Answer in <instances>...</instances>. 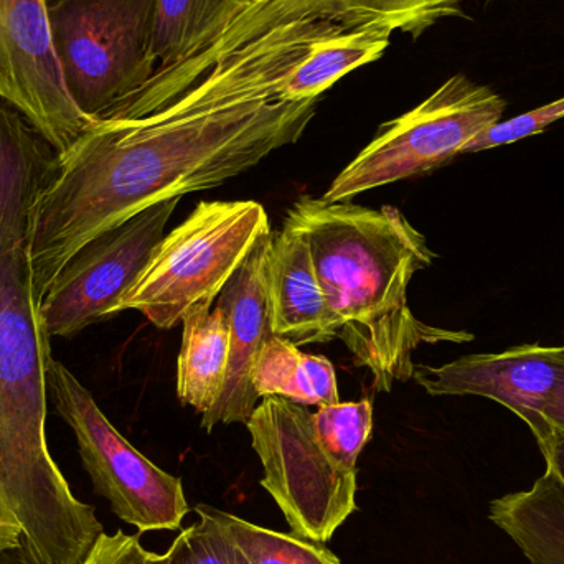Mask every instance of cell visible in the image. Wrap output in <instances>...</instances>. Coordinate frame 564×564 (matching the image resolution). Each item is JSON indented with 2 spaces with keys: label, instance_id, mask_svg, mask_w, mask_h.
<instances>
[{
  "label": "cell",
  "instance_id": "1",
  "mask_svg": "<svg viewBox=\"0 0 564 564\" xmlns=\"http://www.w3.org/2000/svg\"><path fill=\"white\" fill-rule=\"evenodd\" d=\"M58 151L0 98V564H83L105 533L46 443V364L30 247Z\"/></svg>",
  "mask_w": 564,
  "mask_h": 564
},
{
  "label": "cell",
  "instance_id": "2",
  "mask_svg": "<svg viewBox=\"0 0 564 564\" xmlns=\"http://www.w3.org/2000/svg\"><path fill=\"white\" fill-rule=\"evenodd\" d=\"M318 99L238 101L174 118L93 121L58 154L33 215V284L42 299L93 238L171 198L210 191L299 141Z\"/></svg>",
  "mask_w": 564,
  "mask_h": 564
},
{
  "label": "cell",
  "instance_id": "3",
  "mask_svg": "<svg viewBox=\"0 0 564 564\" xmlns=\"http://www.w3.org/2000/svg\"><path fill=\"white\" fill-rule=\"evenodd\" d=\"M285 224L307 243L338 338L370 371L375 390L390 393L397 381L411 380L421 345L473 340L469 332L424 324L411 311L408 285L436 253L398 208L302 197Z\"/></svg>",
  "mask_w": 564,
  "mask_h": 564
},
{
  "label": "cell",
  "instance_id": "4",
  "mask_svg": "<svg viewBox=\"0 0 564 564\" xmlns=\"http://www.w3.org/2000/svg\"><path fill=\"white\" fill-rule=\"evenodd\" d=\"M271 235L253 200L200 202L162 238L119 311H138L158 328L175 327L195 304H215L251 251Z\"/></svg>",
  "mask_w": 564,
  "mask_h": 564
},
{
  "label": "cell",
  "instance_id": "5",
  "mask_svg": "<svg viewBox=\"0 0 564 564\" xmlns=\"http://www.w3.org/2000/svg\"><path fill=\"white\" fill-rule=\"evenodd\" d=\"M158 0H55L48 29L63 86L89 121L138 93L158 72Z\"/></svg>",
  "mask_w": 564,
  "mask_h": 564
},
{
  "label": "cell",
  "instance_id": "6",
  "mask_svg": "<svg viewBox=\"0 0 564 564\" xmlns=\"http://www.w3.org/2000/svg\"><path fill=\"white\" fill-rule=\"evenodd\" d=\"M507 101L466 75L451 76L430 98L387 122L380 134L340 172L322 195L328 204L427 174L463 154L480 132L502 121Z\"/></svg>",
  "mask_w": 564,
  "mask_h": 564
},
{
  "label": "cell",
  "instance_id": "7",
  "mask_svg": "<svg viewBox=\"0 0 564 564\" xmlns=\"http://www.w3.org/2000/svg\"><path fill=\"white\" fill-rule=\"evenodd\" d=\"M264 476L291 533L327 543L357 510V470L340 466L315 434L312 413L281 397L261 398L247 421Z\"/></svg>",
  "mask_w": 564,
  "mask_h": 564
},
{
  "label": "cell",
  "instance_id": "8",
  "mask_svg": "<svg viewBox=\"0 0 564 564\" xmlns=\"http://www.w3.org/2000/svg\"><path fill=\"white\" fill-rule=\"evenodd\" d=\"M46 397L72 427L95 492L141 533L177 532L191 512L182 480L139 453L105 416L93 394L65 365L50 357Z\"/></svg>",
  "mask_w": 564,
  "mask_h": 564
},
{
  "label": "cell",
  "instance_id": "9",
  "mask_svg": "<svg viewBox=\"0 0 564 564\" xmlns=\"http://www.w3.org/2000/svg\"><path fill=\"white\" fill-rule=\"evenodd\" d=\"M464 0H254L240 19L204 52L155 75L131 96L139 116H151L191 88L215 63L301 20H332L345 26H387L420 35L437 20L459 15Z\"/></svg>",
  "mask_w": 564,
  "mask_h": 564
},
{
  "label": "cell",
  "instance_id": "10",
  "mask_svg": "<svg viewBox=\"0 0 564 564\" xmlns=\"http://www.w3.org/2000/svg\"><path fill=\"white\" fill-rule=\"evenodd\" d=\"M181 198L145 208L83 245L55 274L40 302L43 330L73 337L118 314L122 299L148 267Z\"/></svg>",
  "mask_w": 564,
  "mask_h": 564
},
{
  "label": "cell",
  "instance_id": "11",
  "mask_svg": "<svg viewBox=\"0 0 564 564\" xmlns=\"http://www.w3.org/2000/svg\"><path fill=\"white\" fill-rule=\"evenodd\" d=\"M413 380L433 397L489 398L525 421L533 436L564 430V345H519L473 354L441 367L416 365Z\"/></svg>",
  "mask_w": 564,
  "mask_h": 564
},
{
  "label": "cell",
  "instance_id": "12",
  "mask_svg": "<svg viewBox=\"0 0 564 564\" xmlns=\"http://www.w3.org/2000/svg\"><path fill=\"white\" fill-rule=\"evenodd\" d=\"M0 98L15 106L58 154L93 122L63 86L45 0H0Z\"/></svg>",
  "mask_w": 564,
  "mask_h": 564
},
{
  "label": "cell",
  "instance_id": "13",
  "mask_svg": "<svg viewBox=\"0 0 564 564\" xmlns=\"http://www.w3.org/2000/svg\"><path fill=\"white\" fill-rule=\"evenodd\" d=\"M273 234L251 251L217 299L230 325V358L224 393L202 427L210 433L217 424L245 423L260 403L253 387L258 358L273 334L268 302L267 267Z\"/></svg>",
  "mask_w": 564,
  "mask_h": 564
},
{
  "label": "cell",
  "instance_id": "14",
  "mask_svg": "<svg viewBox=\"0 0 564 564\" xmlns=\"http://www.w3.org/2000/svg\"><path fill=\"white\" fill-rule=\"evenodd\" d=\"M267 284L274 335L295 345L338 338L337 322L315 273L311 250L285 221L268 251Z\"/></svg>",
  "mask_w": 564,
  "mask_h": 564
},
{
  "label": "cell",
  "instance_id": "15",
  "mask_svg": "<svg viewBox=\"0 0 564 564\" xmlns=\"http://www.w3.org/2000/svg\"><path fill=\"white\" fill-rule=\"evenodd\" d=\"M177 361L178 400L202 416L224 393L230 358V325L220 305L195 304L182 317Z\"/></svg>",
  "mask_w": 564,
  "mask_h": 564
},
{
  "label": "cell",
  "instance_id": "16",
  "mask_svg": "<svg viewBox=\"0 0 564 564\" xmlns=\"http://www.w3.org/2000/svg\"><path fill=\"white\" fill-rule=\"evenodd\" d=\"M489 519L529 564H564V489L549 470L532 489L492 500Z\"/></svg>",
  "mask_w": 564,
  "mask_h": 564
},
{
  "label": "cell",
  "instance_id": "17",
  "mask_svg": "<svg viewBox=\"0 0 564 564\" xmlns=\"http://www.w3.org/2000/svg\"><path fill=\"white\" fill-rule=\"evenodd\" d=\"M254 0H158L152 52L158 72L175 68L214 45Z\"/></svg>",
  "mask_w": 564,
  "mask_h": 564
},
{
  "label": "cell",
  "instance_id": "18",
  "mask_svg": "<svg viewBox=\"0 0 564 564\" xmlns=\"http://www.w3.org/2000/svg\"><path fill=\"white\" fill-rule=\"evenodd\" d=\"M258 398L281 397L301 406L340 401L334 365L322 355L304 354L288 338L271 335L261 350L253 378Z\"/></svg>",
  "mask_w": 564,
  "mask_h": 564
},
{
  "label": "cell",
  "instance_id": "19",
  "mask_svg": "<svg viewBox=\"0 0 564 564\" xmlns=\"http://www.w3.org/2000/svg\"><path fill=\"white\" fill-rule=\"evenodd\" d=\"M207 509L251 564H341L325 543L274 532L214 507Z\"/></svg>",
  "mask_w": 564,
  "mask_h": 564
},
{
  "label": "cell",
  "instance_id": "20",
  "mask_svg": "<svg viewBox=\"0 0 564 564\" xmlns=\"http://www.w3.org/2000/svg\"><path fill=\"white\" fill-rule=\"evenodd\" d=\"M315 434L340 466L357 470V460L373 433L370 400L328 404L312 413Z\"/></svg>",
  "mask_w": 564,
  "mask_h": 564
},
{
  "label": "cell",
  "instance_id": "21",
  "mask_svg": "<svg viewBox=\"0 0 564 564\" xmlns=\"http://www.w3.org/2000/svg\"><path fill=\"white\" fill-rule=\"evenodd\" d=\"M195 512L197 522L182 530L167 550V564H251L207 506L195 507Z\"/></svg>",
  "mask_w": 564,
  "mask_h": 564
},
{
  "label": "cell",
  "instance_id": "22",
  "mask_svg": "<svg viewBox=\"0 0 564 564\" xmlns=\"http://www.w3.org/2000/svg\"><path fill=\"white\" fill-rule=\"evenodd\" d=\"M563 118L564 96L556 99V101L549 102V105L516 116V118L496 122V124L476 135L463 149V154L489 151V149L499 148V145L522 141V139L530 138V135L540 134V132L545 131L546 128Z\"/></svg>",
  "mask_w": 564,
  "mask_h": 564
},
{
  "label": "cell",
  "instance_id": "23",
  "mask_svg": "<svg viewBox=\"0 0 564 564\" xmlns=\"http://www.w3.org/2000/svg\"><path fill=\"white\" fill-rule=\"evenodd\" d=\"M83 564H167V553L149 552L139 535H126L118 530L115 535L102 533Z\"/></svg>",
  "mask_w": 564,
  "mask_h": 564
},
{
  "label": "cell",
  "instance_id": "24",
  "mask_svg": "<svg viewBox=\"0 0 564 564\" xmlns=\"http://www.w3.org/2000/svg\"><path fill=\"white\" fill-rule=\"evenodd\" d=\"M536 443L545 457L546 470L555 476L564 489V430L550 426L545 433L536 436Z\"/></svg>",
  "mask_w": 564,
  "mask_h": 564
}]
</instances>
